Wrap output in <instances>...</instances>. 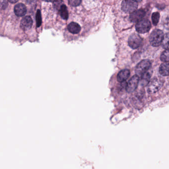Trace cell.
Returning a JSON list of instances; mask_svg holds the SVG:
<instances>
[{
    "label": "cell",
    "mask_w": 169,
    "mask_h": 169,
    "mask_svg": "<svg viewBox=\"0 0 169 169\" xmlns=\"http://www.w3.org/2000/svg\"><path fill=\"white\" fill-rule=\"evenodd\" d=\"M130 75V72L129 70H123L120 71L117 75V80L119 82H122L126 80Z\"/></svg>",
    "instance_id": "11"
},
{
    "label": "cell",
    "mask_w": 169,
    "mask_h": 169,
    "mask_svg": "<svg viewBox=\"0 0 169 169\" xmlns=\"http://www.w3.org/2000/svg\"><path fill=\"white\" fill-rule=\"evenodd\" d=\"M8 4L6 1H2L1 2V8L2 9H5L7 7Z\"/></svg>",
    "instance_id": "21"
},
{
    "label": "cell",
    "mask_w": 169,
    "mask_h": 169,
    "mask_svg": "<svg viewBox=\"0 0 169 169\" xmlns=\"http://www.w3.org/2000/svg\"><path fill=\"white\" fill-rule=\"evenodd\" d=\"M142 38L136 34H133L129 37L128 41L129 47L136 49L139 48L142 43Z\"/></svg>",
    "instance_id": "6"
},
{
    "label": "cell",
    "mask_w": 169,
    "mask_h": 169,
    "mask_svg": "<svg viewBox=\"0 0 169 169\" xmlns=\"http://www.w3.org/2000/svg\"><path fill=\"white\" fill-rule=\"evenodd\" d=\"M136 30L140 33H145L148 32L151 27L150 21L147 19H142L137 23L136 26Z\"/></svg>",
    "instance_id": "5"
},
{
    "label": "cell",
    "mask_w": 169,
    "mask_h": 169,
    "mask_svg": "<svg viewBox=\"0 0 169 169\" xmlns=\"http://www.w3.org/2000/svg\"><path fill=\"white\" fill-rule=\"evenodd\" d=\"M159 72L163 76L169 75V62H164L159 67Z\"/></svg>",
    "instance_id": "13"
},
{
    "label": "cell",
    "mask_w": 169,
    "mask_h": 169,
    "mask_svg": "<svg viewBox=\"0 0 169 169\" xmlns=\"http://www.w3.org/2000/svg\"><path fill=\"white\" fill-rule=\"evenodd\" d=\"M18 1H9V2L11 3H16Z\"/></svg>",
    "instance_id": "22"
},
{
    "label": "cell",
    "mask_w": 169,
    "mask_h": 169,
    "mask_svg": "<svg viewBox=\"0 0 169 169\" xmlns=\"http://www.w3.org/2000/svg\"><path fill=\"white\" fill-rule=\"evenodd\" d=\"M160 19V13L158 12H155L152 15V21L154 26H156L159 23Z\"/></svg>",
    "instance_id": "18"
},
{
    "label": "cell",
    "mask_w": 169,
    "mask_h": 169,
    "mask_svg": "<svg viewBox=\"0 0 169 169\" xmlns=\"http://www.w3.org/2000/svg\"><path fill=\"white\" fill-rule=\"evenodd\" d=\"M36 21L37 26L39 27L41 25L42 18L41 13L40 10H37L36 14Z\"/></svg>",
    "instance_id": "19"
},
{
    "label": "cell",
    "mask_w": 169,
    "mask_h": 169,
    "mask_svg": "<svg viewBox=\"0 0 169 169\" xmlns=\"http://www.w3.org/2000/svg\"><path fill=\"white\" fill-rule=\"evenodd\" d=\"M139 82V78L136 75L132 77L126 84V90L128 92H133L136 89Z\"/></svg>",
    "instance_id": "7"
},
{
    "label": "cell",
    "mask_w": 169,
    "mask_h": 169,
    "mask_svg": "<svg viewBox=\"0 0 169 169\" xmlns=\"http://www.w3.org/2000/svg\"><path fill=\"white\" fill-rule=\"evenodd\" d=\"M162 46L163 48L165 49L169 50V33H168L164 35L163 41L162 43Z\"/></svg>",
    "instance_id": "16"
},
{
    "label": "cell",
    "mask_w": 169,
    "mask_h": 169,
    "mask_svg": "<svg viewBox=\"0 0 169 169\" xmlns=\"http://www.w3.org/2000/svg\"><path fill=\"white\" fill-rule=\"evenodd\" d=\"M151 64L148 60H144L141 61L136 67V73L138 77H141L147 72H148Z\"/></svg>",
    "instance_id": "3"
},
{
    "label": "cell",
    "mask_w": 169,
    "mask_h": 169,
    "mask_svg": "<svg viewBox=\"0 0 169 169\" xmlns=\"http://www.w3.org/2000/svg\"><path fill=\"white\" fill-rule=\"evenodd\" d=\"M164 35L162 31L159 29H155L152 32L149 37V41L152 46H159L162 44Z\"/></svg>",
    "instance_id": "2"
},
{
    "label": "cell",
    "mask_w": 169,
    "mask_h": 169,
    "mask_svg": "<svg viewBox=\"0 0 169 169\" xmlns=\"http://www.w3.org/2000/svg\"><path fill=\"white\" fill-rule=\"evenodd\" d=\"M151 76V73L150 72H147L144 75L141 77V84L142 86H145L148 84L150 82V78Z\"/></svg>",
    "instance_id": "14"
},
{
    "label": "cell",
    "mask_w": 169,
    "mask_h": 169,
    "mask_svg": "<svg viewBox=\"0 0 169 169\" xmlns=\"http://www.w3.org/2000/svg\"><path fill=\"white\" fill-rule=\"evenodd\" d=\"M67 29L72 33L77 34L81 31V27L77 23L72 22L67 26Z\"/></svg>",
    "instance_id": "12"
},
{
    "label": "cell",
    "mask_w": 169,
    "mask_h": 169,
    "mask_svg": "<svg viewBox=\"0 0 169 169\" xmlns=\"http://www.w3.org/2000/svg\"><path fill=\"white\" fill-rule=\"evenodd\" d=\"M82 1L80 0H70L69 1V5L73 6H77L82 3Z\"/></svg>",
    "instance_id": "20"
},
{
    "label": "cell",
    "mask_w": 169,
    "mask_h": 169,
    "mask_svg": "<svg viewBox=\"0 0 169 169\" xmlns=\"http://www.w3.org/2000/svg\"><path fill=\"white\" fill-rule=\"evenodd\" d=\"M33 21L30 16H25L21 19L20 27L23 31H27L32 27Z\"/></svg>",
    "instance_id": "9"
},
{
    "label": "cell",
    "mask_w": 169,
    "mask_h": 169,
    "mask_svg": "<svg viewBox=\"0 0 169 169\" xmlns=\"http://www.w3.org/2000/svg\"><path fill=\"white\" fill-rule=\"evenodd\" d=\"M160 59L161 61L165 62H169V50H166L162 53Z\"/></svg>",
    "instance_id": "17"
},
{
    "label": "cell",
    "mask_w": 169,
    "mask_h": 169,
    "mask_svg": "<svg viewBox=\"0 0 169 169\" xmlns=\"http://www.w3.org/2000/svg\"><path fill=\"white\" fill-rule=\"evenodd\" d=\"M60 14L62 19L66 20L69 18V13L67 11V7L65 5H62L60 7L59 10Z\"/></svg>",
    "instance_id": "15"
},
{
    "label": "cell",
    "mask_w": 169,
    "mask_h": 169,
    "mask_svg": "<svg viewBox=\"0 0 169 169\" xmlns=\"http://www.w3.org/2000/svg\"><path fill=\"white\" fill-rule=\"evenodd\" d=\"M14 11L16 16L21 17L24 16L27 11V9L25 5L23 3H18L14 8Z\"/></svg>",
    "instance_id": "10"
},
{
    "label": "cell",
    "mask_w": 169,
    "mask_h": 169,
    "mask_svg": "<svg viewBox=\"0 0 169 169\" xmlns=\"http://www.w3.org/2000/svg\"><path fill=\"white\" fill-rule=\"evenodd\" d=\"M145 12L144 10H139L131 13L129 16V20L132 23H138L142 21L145 16Z\"/></svg>",
    "instance_id": "8"
},
{
    "label": "cell",
    "mask_w": 169,
    "mask_h": 169,
    "mask_svg": "<svg viewBox=\"0 0 169 169\" xmlns=\"http://www.w3.org/2000/svg\"><path fill=\"white\" fill-rule=\"evenodd\" d=\"M164 80L160 77H155L150 80L147 86V91L151 94L159 91L164 84Z\"/></svg>",
    "instance_id": "1"
},
{
    "label": "cell",
    "mask_w": 169,
    "mask_h": 169,
    "mask_svg": "<svg viewBox=\"0 0 169 169\" xmlns=\"http://www.w3.org/2000/svg\"><path fill=\"white\" fill-rule=\"evenodd\" d=\"M138 7V3L136 1L124 0L121 3V8L126 13H132L136 11Z\"/></svg>",
    "instance_id": "4"
}]
</instances>
